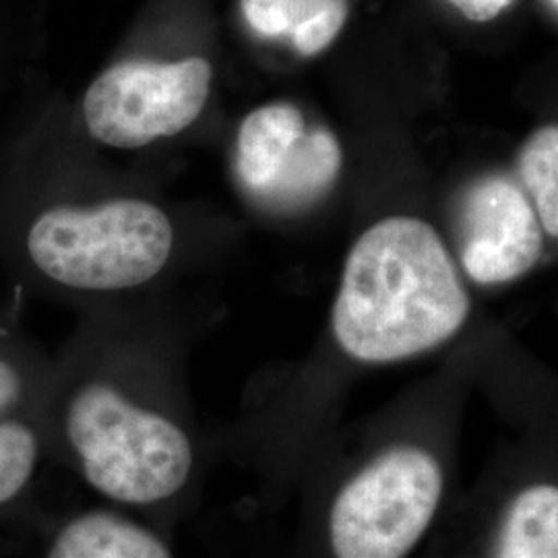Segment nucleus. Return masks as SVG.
<instances>
[{"label":"nucleus","instance_id":"nucleus-1","mask_svg":"<svg viewBox=\"0 0 558 558\" xmlns=\"http://www.w3.org/2000/svg\"><path fill=\"white\" fill-rule=\"evenodd\" d=\"M46 428L50 461L122 505L174 499L193 474V440L179 418L112 373L80 333L52 354Z\"/></svg>","mask_w":558,"mask_h":558},{"label":"nucleus","instance_id":"nucleus-2","mask_svg":"<svg viewBox=\"0 0 558 558\" xmlns=\"http://www.w3.org/2000/svg\"><path fill=\"white\" fill-rule=\"evenodd\" d=\"M470 294L437 230L410 216L371 226L348 253L331 327L360 362H398L449 341L470 317Z\"/></svg>","mask_w":558,"mask_h":558},{"label":"nucleus","instance_id":"nucleus-3","mask_svg":"<svg viewBox=\"0 0 558 558\" xmlns=\"http://www.w3.org/2000/svg\"><path fill=\"white\" fill-rule=\"evenodd\" d=\"M174 244V223L151 201H54L25 226L21 263L48 299H106L160 278Z\"/></svg>","mask_w":558,"mask_h":558},{"label":"nucleus","instance_id":"nucleus-4","mask_svg":"<svg viewBox=\"0 0 558 558\" xmlns=\"http://www.w3.org/2000/svg\"><path fill=\"white\" fill-rule=\"evenodd\" d=\"M442 470L420 447H393L350 480L331 507L338 558H403L439 509Z\"/></svg>","mask_w":558,"mask_h":558},{"label":"nucleus","instance_id":"nucleus-5","mask_svg":"<svg viewBox=\"0 0 558 558\" xmlns=\"http://www.w3.org/2000/svg\"><path fill=\"white\" fill-rule=\"evenodd\" d=\"M211 89L205 59L126 60L106 69L85 94L83 120L94 140L140 149L174 137L199 119Z\"/></svg>","mask_w":558,"mask_h":558},{"label":"nucleus","instance_id":"nucleus-6","mask_svg":"<svg viewBox=\"0 0 558 558\" xmlns=\"http://www.w3.org/2000/svg\"><path fill=\"white\" fill-rule=\"evenodd\" d=\"M52 354L15 317H0V511L34 488L48 456Z\"/></svg>","mask_w":558,"mask_h":558},{"label":"nucleus","instance_id":"nucleus-7","mask_svg":"<svg viewBox=\"0 0 558 558\" xmlns=\"http://www.w3.org/2000/svg\"><path fill=\"white\" fill-rule=\"evenodd\" d=\"M459 259L476 283H509L536 267L544 239L532 201L507 177L482 179L461 205Z\"/></svg>","mask_w":558,"mask_h":558},{"label":"nucleus","instance_id":"nucleus-8","mask_svg":"<svg viewBox=\"0 0 558 558\" xmlns=\"http://www.w3.org/2000/svg\"><path fill=\"white\" fill-rule=\"evenodd\" d=\"M41 558H172L154 532L112 511H83L66 519Z\"/></svg>","mask_w":558,"mask_h":558},{"label":"nucleus","instance_id":"nucleus-9","mask_svg":"<svg viewBox=\"0 0 558 558\" xmlns=\"http://www.w3.org/2000/svg\"><path fill=\"white\" fill-rule=\"evenodd\" d=\"M306 133V122L292 104H269L240 124L236 170L240 182L260 199L278 179L290 151Z\"/></svg>","mask_w":558,"mask_h":558},{"label":"nucleus","instance_id":"nucleus-10","mask_svg":"<svg viewBox=\"0 0 558 558\" xmlns=\"http://www.w3.org/2000/svg\"><path fill=\"white\" fill-rule=\"evenodd\" d=\"M341 149L329 131H306L290 151L276 182L260 197L274 209H300L320 199L336 182Z\"/></svg>","mask_w":558,"mask_h":558},{"label":"nucleus","instance_id":"nucleus-11","mask_svg":"<svg viewBox=\"0 0 558 558\" xmlns=\"http://www.w3.org/2000/svg\"><path fill=\"white\" fill-rule=\"evenodd\" d=\"M497 558H558V488L536 484L519 493L500 530Z\"/></svg>","mask_w":558,"mask_h":558},{"label":"nucleus","instance_id":"nucleus-12","mask_svg":"<svg viewBox=\"0 0 558 558\" xmlns=\"http://www.w3.org/2000/svg\"><path fill=\"white\" fill-rule=\"evenodd\" d=\"M519 177L536 205L539 226L553 239L558 236V129H538L519 154Z\"/></svg>","mask_w":558,"mask_h":558},{"label":"nucleus","instance_id":"nucleus-13","mask_svg":"<svg viewBox=\"0 0 558 558\" xmlns=\"http://www.w3.org/2000/svg\"><path fill=\"white\" fill-rule=\"evenodd\" d=\"M336 2L339 0H240V9L259 36L283 38Z\"/></svg>","mask_w":558,"mask_h":558},{"label":"nucleus","instance_id":"nucleus-14","mask_svg":"<svg viewBox=\"0 0 558 558\" xmlns=\"http://www.w3.org/2000/svg\"><path fill=\"white\" fill-rule=\"evenodd\" d=\"M345 20H348V2L339 0L299 27L290 36L292 46L302 57H315L338 38Z\"/></svg>","mask_w":558,"mask_h":558},{"label":"nucleus","instance_id":"nucleus-15","mask_svg":"<svg viewBox=\"0 0 558 558\" xmlns=\"http://www.w3.org/2000/svg\"><path fill=\"white\" fill-rule=\"evenodd\" d=\"M447 2H451L456 9H459L463 17L484 23V21L499 17L500 13H502L513 0H447Z\"/></svg>","mask_w":558,"mask_h":558},{"label":"nucleus","instance_id":"nucleus-16","mask_svg":"<svg viewBox=\"0 0 558 558\" xmlns=\"http://www.w3.org/2000/svg\"><path fill=\"white\" fill-rule=\"evenodd\" d=\"M550 2H553V7H555V9H557L558 0H550Z\"/></svg>","mask_w":558,"mask_h":558}]
</instances>
